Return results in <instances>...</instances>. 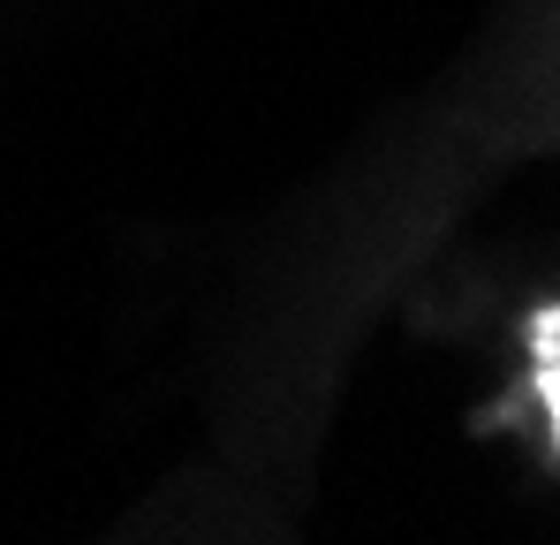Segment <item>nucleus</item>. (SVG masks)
I'll list each match as a JSON object with an SVG mask.
<instances>
[{
    "mask_svg": "<svg viewBox=\"0 0 560 545\" xmlns=\"http://www.w3.org/2000/svg\"><path fill=\"white\" fill-rule=\"evenodd\" d=\"M538 394L553 409V432H560V303L538 318Z\"/></svg>",
    "mask_w": 560,
    "mask_h": 545,
    "instance_id": "1",
    "label": "nucleus"
}]
</instances>
